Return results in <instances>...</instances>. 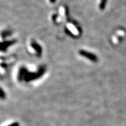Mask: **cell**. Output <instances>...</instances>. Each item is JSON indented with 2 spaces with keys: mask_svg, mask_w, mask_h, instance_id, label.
<instances>
[{
  "mask_svg": "<svg viewBox=\"0 0 126 126\" xmlns=\"http://www.w3.org/2000/svg\"><path fill=\"white\" fill-rule=\"evenodd\" d=\"M79 53L82 56L85 57L87 58L88 59L90 60L94 61V62H96L97 61V58L95 55L91 53H89V52H88L87 51H85V50H80Z\"/></svg>",
  "mask_w": 126,
  "mask_h": 126,
  "instance_id": "1",
  "label": "cell"
},
{
  "mask_svg": "<svg viewBox=\"0 0 126 126\" xmlns=\"http://www.w3.org/2000/svg\"><path fill=\"white\" fill-rule=\"evenodd\" d=\"M50 2H52V3H54L55 1H56V0H50Z\"/></svg>",
  "mask_w": 126,
  "mask_h": 126,
  "instance_id": "3",
  "label": "cell"
},
{
  "mask_svg": "<svg viewBox=\"0 0 126 126\" xmlns=\"http://www.w3.org/2000/svg\"><path fill=\"white\" fill-rule=\"evenodd\" d=\"M107 1H108V0H101L100 3V6H99V8H100L101 10H103L105 9V7H106Z\"/></svg>",
  "mask_w": 126,
  "mask_h": 126,
  "instance_id": "2",
  "label": "cell"
}]
</instances>
